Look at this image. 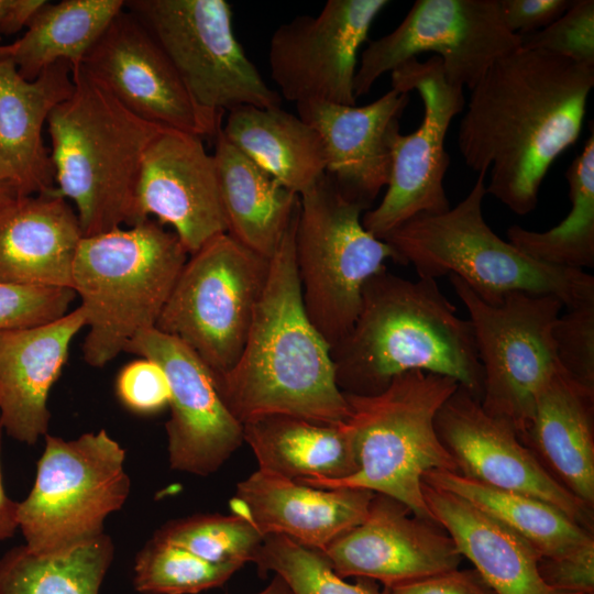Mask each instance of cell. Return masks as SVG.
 <instances>
[{
  "label": "cell",
  "mask_w": 594,
  "mask_h": 594,
  "mask_svg": "<svg viewBox=\"0 0 594 594\" xmlns=\"http://www.w3.org/2000/svg\"><path fill=\"white\" fill-rule=\"evenodd\" d=\"M520 46L521 36L503 21L499 0H417L395 30L362 52L354 96L369 94L383 74L425 52L441 59L450 85L471 90L497 59Z\"/></svg>",
  "instance_id": "13"
},
{
  "label": "cell",
  "mask_w": 594,
  "mask_h": 594,
  "mask_svg": "<svg viewBox=\"0 0 594 594\" xmlns=\"http://www.w3.org/2000/svg\"><path fill=\"white\" fill-rule=\"evenodd\" d=\"M421 491L435 522L496 594H580L547 584L539 571L541 554L503 522L461 496L424 481Z\"/></svg>",
  "instance_id": "27"
},
{
  "label": "cell",
  "mask_w": 594,
  "mask_h": 594,
  "mask_svg": "<svg viewBox=\"0 0 594 594\" xmlns=\"http://www.w3.org/2000/svg\"><path fill=\"white\" fill-rule=\"evenodd\" d=\"M239 569L208 562L153 536L135 557L133 585L143 594H196L223 585Z\"/></svg>",
  "instance_id": "35"
},
{
  "label": "cell",
  "mask_w": 594,
  "mask_h": 594,
  "mask_svg": "<svg viewBox=\"0 0 594 594\" xmlns=\"http://www.w3.org/2000/svg\"><path fill=\"white\" fill-rule=\"evenodd\" d=\"M261 576L279 575L294 594H385L377 582L356 578L346 582L320 550L306 548L280 535H267L253 560Z\"/></svg>",
  "instance_id": "36"
},
{
  "label": "cell",
  "mask_w": 594,
  "mask_h": 594,
  "mask_svg": "<svg viewBox=\"0 0 594 594\" xmlns=\"http://www.w3.org/2000/svg\"><path fill=\"white\" fill-rule=\"evenodd\" d=\"M187 255L175 232L151 218L81 238L72 288L88 327L81 349L90 366H105L155 328Z\"/></svg>",
  "instance_id": "5"
},
{
  "label": "cell",
  "mask_w": 594,
  "mask_h": 594,
  "mask_svg": "<svg viewBox=\"0 0 594 594\" xmlns=\"http://www.w3.org/2000/svg\"><path fill=\"white\" fill-rule=\"evenodd\" d=\"M387 0H329L320 13L280 24L268 45L271 77L296 105L355 106L358 53Z\"/></svg>",
  "instance_id": "15"
},
{
  "label": "cell",
  "mask_w": 594,
  "mask_h": 594,
  "mask_svg": "<svg viewBox=\"0 0 594 594\" xmlns=\"http://www.w3.org/2000/svg\"><path fill=\"white\" fill-rule=\"evenodd\" d=\"M521 48L542 50L594 67V1L573 0L554 22L521 36Z\"/></svg>",
  "instance_id": "38"
},
{
  "label": "cell",
  "mask_w": 594,
  "mask_h": 594,
  "mask_svg": "<svg viewBox=\"0 0 594 594\" xmlns=\"http://www.w3.org/2000/svg\"><path fill=\"white\" fill-rule=\"evenodd\" d=\"M422 481L451 492L503 522L542 557L539 571L550 586L594 594V540L588 529L530 496L498 490L458 472L435 470Z\"/></svg>",
  "instance_id": "21"
},
{
  "label": "cell",
  "mask_w": 594,
  "mask_h": 594,
  "mask_svg": "<svg viewBox=\"0 0 594 594\" xmlns=\"http://www.w3.org/2000/svg\"><path fill=\"white\" fill-rule=\"evenodd\" d=\"M594 392L562 369L537 394L534 414L519 438L542 457L554 479L583 503H594Z\"/></svg>",
  "instance_id": "28"
},
{
  "label": "cell",
  "mask_w": 594,
  "mask_h": 594,
  "mask_svg": "<svg viewBox=\"0 0 594 594\" xmlns=\"http://www.w3.org/2000/svg\"><path fill=\"white\" fill-rule=\"evenodd\" d=\"M458 387L453 378L410 371L394 377L378 394H344L350 408L345 422L353 439L358 471L337 481L298 482L320 488L367 490L435 522L422 496V477L435 470L458 472L436 430L438 411Z\"/></svg>",
  "instance_id": "7"
},
{
  "label": "cell",
  "mask_w": 594,
  "mask_h": 594,
  "mask_svg": "<svg viewBox=\"0 0 594 594\" xmlns=\"http://www.w3.org/2000/svg\"><path fill=\"white\" fill-rule=\"evenodd\" d=\"M221 132L274 179L301 195L326 174L318 132L280 107L241 106L227 112Z\"/></svg>",
  "instance_id": "31"
},
{
  "label": "cell",
  "mask_w": 594,
  "mask_h": 594,
  "mask_svg": "<svg viewBox=\"0 0 594 594\" xmlns=\"http://www.w3.org/2000/svg\"><path fill=\"white\" fill-rule=\"evenodd\" d=\"M117 394L132 411L154 414L169 404L170 388L163 369L150 359L127 364L117 378Z\"/></svg>",
  "instance_id": "41"
},
{
  "label": "cell",
  "mask_w": 594,
  "mask_h": 594,
  "mask_svg": "<svg viewBox=\"0 0 594 594\" xmlns=\"http://www.w3.org/2000/svg\"><path fill=\"white\" fill-rule=\"evenodd\" d=\"M2 422L0 418V451L2 437ZM19 502L11 499L3 487L0 464V541L13 537L19 528L18 522Z\"/></svg>",
  "instance_id": "45"
},
{
  "label": "cell",
  "mask_w": 594,
  "mask_h": 594,
  "mask_svg": "<svg viewBox=\"0 0 594 594\" xmlns=\"http://www.w3.org/2000/svg\"><path fill=\"white\" fill-rule=\"evenodd\" d=\"M470 315L483 370L482 408L507 421L520 438L528 429L538 392L560 370L552 328L564 307L552 295L513 293L502 302L482 300L449 275Z\"/></svg>",
  "instance_id": "12"
},
{
  "label": "cell",
  "mask_w": 594,
  "mask_h": 594,
  "mask_svg": "<svg viewBox=\"0 0 594 594\" xmlns=\"http://www.w3.org/2000/svg\"><path fill=\"white\" fill-rule=\"evenodd\" d=\"M44 0H0V41L25 28Z\"/></svg>",
  "instance_id": "44"
},
{
  "label": "cell",
  "mask_w": 594,
  "mask_h": 594,
  "mask_svg": "<svg viewBox=\"0 0 594 594\" xmlns=\"http://www.w3.org/2000/svg\"><path fill=\"white\" fill-rule=\"evenodd\" d=\"M153 536L208 562L240 568L253 562L264 538L248 520L234 514H197L173 519Z\"/></svg>",
  "instance_id": "37"
},
{
  "label": "cell",
  "mask_w": 594,
  "mask_h": 594,
  "mask_svg": "<svg viewBox=\"0 0 594 594\" xmlns=\"http://www.w3.org/2000/svg\"><path fill=\"white\" fill-rule=\"evenodd\" d=\"M154 216L193 254L228 233L217 167L202 138L164 129L145 152L136 188L138 223Z\"/></svg>",
  "instance_id": "18"
},
{
  "label": "cell",
  "mask_w": 594,
  "mask_h": 594,
  "mask_svg": "<svg viewBox=\"0 0 594 594\" xmlns=\"http://www.w3.org/2000/svg\"><path fill=\"white\" fill-rule=\"evenodd\" d=\"M383 590L385 594H496L475 570L459 569Z\"/></svg>",
  "instance_id": "43"
},
{
  "label": "cell",
  "mask_w": 594,
  "mask_h": 594,
  "mask_svg": "<svg viewBox=\"0 0 594 594\" xmlns=\"http://www.w3.org/2000/svg\"><path fill=\"white\" fill-rule=\"evenodd\" d=\"M485 195V176L477 175L455 207L414 217L383 241L393 248L399 264H411L419 277L453 274L490 305L513 293L552 295L568 309L594 301L592 275L539 263L501 239L484 219Z\"/></svg>",
  "instance_id": "6"
},
{
  "label": "cell",
  "mask_w": 594,
  "mask_h": 594,
  "mask_svg": "<svg viewBox=\"0 0 594 594\" xmlns=\"http://www.w3.org/2000/svg\"><path fill=\"white\" fill-rule=\"evenodd\" d=\"M571 209L556 227L544 232L519 226L507 229L508 242L535 261L572 270L594 267V129L582 152L570 164Z\"/></svg>",
  "instance_id": "33"
},
{
  "label": "cell",
  "mask_w": 594,
  "mask_h": 594,
  "mask_svg": "<svg viewBox=\"0 0 594 594\" xmlns=\"http://www.w3.org/2000/svg\"><path fill=\"white\" fill-rule=\"evenodd\" d=\"M73 91L68 62H58L26 80L11 61L0 58V185L22 195L55 189L43 128L52 110Z\"/></svg>",
  "instance_id": "25"
},
{
  "label": "cell",
  "mask_w": 594,
  "mask_h": 594,
  "mask_svg": "<svg viewBox=\"0 0 594 594\" xmlns=\"http://www.w3.org/2000/svg\"><path fill=\"white\" fill-rule=\"evenodd\" d=\"M123 7L122 0H44L23 35L0 45V58L11 61L26 80L62 61L78 66Z\"/></svg>",
  "instance_id": "32"
},
{
  "label": "cell",
  "mask_w": 594,
  "mask_h": 594,
  "mask_svg": "<svg viewBox=\"0 0 594 594\" xmlns=\"http://www.w3.org/2000/svg\"><path fill=\"white\" fill-rule=\"evenodd\" d=\"M256 594H294L288 584L277 574L272 582L261 592Z\"/></svg>",
  "instance_id": "46"
},
{
  "label": "cell",
  "mask_w": 594,
  "mask_h": 594,
  "mask_svg": "<svg viewBox=\"0 0 594 594\" xmlns=\"http://www.w3.org/2000/svg\"><path fill=\"white\" fill-rule=\"evenodd\" d=\"M409 513L375 494L364 520L320 551L339 576L370 579L384 588L458 569L462 557L450 536Z\"/></svg>",
  "instance_id": "19"
},
{
  "label": "cell",
  "mask_w": 594,
  "mask_h": 594,
  "mask_svg": "<svg viewBox=\"0 0 594 594\" xmlns=\"http://www.w3.org/2000/svg\"><path fill=\"white\" fill-rule=\"evenodd\" d=\"M75 297L67 287L0 282V332L55 321L68 312Z\"/></svg>",
  "instance_id": "39"
},
{
  "label": "cell",
  "mask_w": 594,
  "mask_h": 594,
  "mask_svg": "<svg viewBox=\"0 0 594 594\" xmlns=\"http://www.w3.org/2000/svg\"><path fill=\"white\" fill-rule=\"evenodd\" d=\"M343 394L369 396L410 371L453 378L481 400L483 370L470 320L460 318L437 280L381 270L362 290L349 333L331 348Z\"/></svg>",
  "instance_id": "3"
},
{
  "label": "cell",
  "mask_w": 594,
  "mask_h": 594,
  "mask_svg": "<svg viewBox=\"0 0 594 594\" xmlns=\"http://www.w3.org/2000/svg\"><path fill=\"white\" fill-rule=\"evenodd\" d=\"M243 440L258 469L300 481H337L358 471L346 422L321 424L288 415H268L243 424Z\"/></svg>",
  "instance_id": "30"
},
{
  "label": "cell",
  "mask_w": 594,
  "mask_h": 594,
  "mask_svg": "<svg viewBox=\"0 0 594 594\" xmlns=\"http://www.w3.org/2000/svg\"><path fill=\"white\" fill-rule=\"evenodd\" d=\"M364 210L327 174L299 195L295 263L301 299L330 348L354 324L367 279L387 260L399 264L393 248L363 227Z\"/></svg>",
  "instance_id": "9"
},
{
  "label": "cell",
  "mask_w": 594,
  "mask_h": 594,
  "mask_svg": "<svg viewBox=\"0 0 594 594\" xmlns=\"http://www.w3.org/2000/svg\"><path fill=\"white\" fill-rule=\"evenodd\" d=\"M213 141L228 233L270 260L299 209V196L228 141L221 129Z\"/></svg>",
  "instance_id": "29"
},
{
  "label": "cell",
  "mask_w": 594,
  "mask_h": 594,
  "mask_svg": "<svg viewBox=\"0 0 594 594\" xmlns=\"http://www.w3.org/2000/svg\"><path fill=\"white\" fill-rule=\"evenodd\" d=\"M113 556L106 534L62 554L14 547L0 558V594H99Z\"/></svg>",
  "instance_id": "34"
},
{
  "label": "cell",
  "mask_w": 594,
  "mask_h": 594,
  "mask_svg": "<svg viewBox=\"0 0 594 594\" xmlns=\"http://www.w3.org/2000/svg\"><path fill=\"white\" fill-rule=\"evenodd\" d=\"M190 255L155 328L185 343L218 377L233 367L243 350L270 260L229 233Z\"/></svg>",
  "instance_id": "11"
},
{
  "label": "cell",
  "mask_w": 594,
  "mask_h": 594,
  "mask_svg": "<svg viewBox=\"0 0 594 594\" xmlns=\"http://www.w3.org/2000/svg\"><path fill=\"white\" fill-rule=\"evenodd\" d=\"M125 452L106 430L73 440L45 435L34 485L19 502V529L40 556L70 552L103 532L130 494Z\"/></svg>",
  "instance_id": "10"
},
{
  "label": "cell",
  "mask_w": 594,
  "mask_h": 594,
  "mask_svg": "<svg viewBox=\"0 0 594 594\" xmlns=\"http://www.w3.org/2000/svg\"><path fill=\"white\" fill-rule=\"evenodd\" d=\"M72 76V96L46 122L55 193L73 201L82 237L135 226L142 162L164 129L129 111L81 64Z\"/></svg>",
  "instance_id": "4"
},
{
  "label": "cell",
  "mask_w": 594,
  "mask_h": 594,
  "mask_svg": "<svg viewBox=\"0 0 594 594\" xmlns=\"http://www.w3.org/2000/svg\"><path fill=\"white\" fill-rule=\"evenodd\" d=\"M391 78L392 89L419 94L424 119L413 133L394 134L386 193L378 206L362 217L363 227L380 240L414 217L451 208L443 187L450 165L444 139L452 119L465 105L463 89L447 81L437 56L424 63L411 58L392 70Z\"/></svg>",
  "instance_id": "14"
},
{
  "label": "cell",
  "mask_w": 594,
  "mask_h": 594,
  "mask_svg": "<svg viewBox=\"0 0 594 594\" xmlns=\"http://www.w3.org/2000/svg\"><path fill=\"white\" fill-rule=\"evenodd\" d=\"M124 8L163 50L213 139L233 108L282 106L239 43L224 0H129Z\"/></svg>",
  "instance_id": "8"
},
{
  "label": "cell",
  "mask_w": 594,
  "mask_h": 594,
  "mask_svg": "<svg viewBox=\"0 0 594 594\" xmlns=\"http://www.w3.org/2000/svg\"><path fill=\"white\" fill-rule=\"evenodd\" d=\"M436 430L459 474L540 499L588 529L592 507L546 470L507 421L488 415L480 400L462 386L438 411Z\"/></svg>",
  "instance_id": "17"
},
{
  "label": "cell",
  "mask_w": 594,
  "mask_h": 594,
  "mask_svg": "<svg viewBox=\"0 0 594 594\" xmlns=\"http://www.w3.org/2000/svg\"><path fill=\"white\" fill-rule=\"evenodd\" d=\"M81 238L76 211L55 189L22 195L0 185V282L72 288Z\"/></svg>",
  "instance_id": "24"
},
{
  "label": "cell",
  "mask_w": 594,
  "mask_h": 594,
  "mask_svg": "<svg viewBox=\"0 0 594 594\" xmlns=\"http://www.w3.org/2000/svg\"><path fill=\"white\" fill-rule=\"evenodd\" d=\"M573 0H499L506 28L524 36L544 29L559 19Z\"/></svg>",
  "instance_id": "42"
},
{
  "label": "cell",
  "mask_w": 594,
  "mask_h": 594,
  "mask_svg": "<svg viewBox=\"0 0 594 594\" xmlns=\"http://www.w3.org/2000/svg\"><path fill=\"white\" fill-rule=\"evenodd\" d=\"M298 213L299 209L270 258L237 363L213 377L223 403L242 425L268 415L332 425L350 416L337 385L331 348L304 308L295 263Z\"/></svg>",
  "instance_id": "2"
},
{
  "label": "cell",
  "mask_w": 594,
  "mask_h": 594,
  "mask_svg": "<svg viewBox=\"0 0 594 594\" xmlns=\"http://www.w3.org/2000/svg\"><path fill=\"white\" fill-rule=\"evenodd\" d=\"M408 102V94L391 89L362 107L320 101L296 105L298 117L322 141L326 174L344 196L366 209L388 184L392 140Z\"/></svg>",
  "instance_id": "22"
},
{
  "label": "cell",
  "mask_w": 594,
  "mask_h": 594,
  "mask_svg": "<svg viewBox=\"0 0 594 594\" xmlns=\"http://www.w3.org/2000/svg\"><path fill=\"white\" fill-rule=\"evenodd\" d=\"M374 495L362 488L314 487L258 469L238 483L230 506L263 537L280 535L322 550L364 520Z\"/></svg>",
  "instance_id": "23"
},
{
  "label": "cell",
  "mask_w": 594,
  "mask_h": 594,
  "mask_svg": "<svg viewBox=\"0 0 594 594\" xmlns=\"http://www.w3.org/2000/svg\"><path fill=\"white\" fill-rule=\"evenodd\" d=\"M82 327L78 306L50 323L0 332V418L13 439L34 444L47 433L48 394Z\"/></svg>",
  "instance_id": "26"
},
{
  "label": "cell",
  "mask_w": 594,
  "mask_h": 594,
  "mask_svg": "<svg viewBox=\"0 0 594 594\" xmlns=\"http://www.w3.org/2000/svg\"><path fill=\"white\" fill-rule=\"evenodd\" d=\"M81 65L139 118L163 129L205 138L198 114L169 59L124 7Z\"/></svg>",
  "instance_id": "20"
},
{
  "label": "cell",
  "mask_w": 594,
  "mask_h": 594,
  "mask_svg": "<svg viewBox=\"0 0 594 594\" xmlns=\"http://www.w3.org/2000/svg\"><path fill=\"white\" fill-rule=\"evenodd\" d=\"M124 352L156 362L167 376L170 468L199 476L215 473L244 440L243 425L223 403L209 369L185 343L156 328L139 332Z\"/></svg>",
  "instance_id": "16"
},
{
  "label": "cell",
  "mask_w": 594,
  "mask_h": 594,
  "mask_svg": "<svg viewBox=\"0 0 594 594\" xmlns=\"http://www.w3.org/2000/svg\"><path fill=\"white\" fill-rule=\"evenodd\" d=\"M594 67L542 50L497 59L471 89L458 131L466 166L490 172L486 194L519 216L538 205L553 162L579 139Z\"/></svg>",
  "instance_id": "1"
},
{
  "label": "cell",
  "mask_w": 594,
  "mask_h": 594,
  "mask_svg": "<svg viewBox=\"0 0 594 594\" xmlns=\"http://www.w3.org/2000/svg\"><path fill=\"white\" fill-rule=\"evenodd\" d=\"M560 367L578 384L594 392V301L559 316L552 328Z\"/></svg>",
  "instance_id": "40"
}]
</instances>
